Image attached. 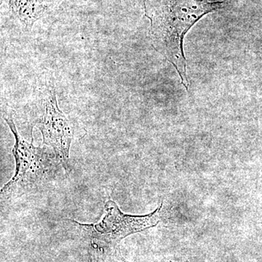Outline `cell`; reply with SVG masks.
<instances>
[{
	"instance_id": "1",
	"label": "cell",
	"mask_w": 262,
	"mask_h": 262,
	"mask_svg": "<svg viewBox=\"0 0 262 262\" xmlns=\"http://www.w3.org/2000/svg\"><path fill=\"white\" fill-rule=\"evenodd\" d=\"M225 5L226 2L212 3L208 0H144L145 15L151 22V44L173 65L187 90L189 82L183 50L184 36L205 15Z\"/></svg>"
},
{
	"instance_id": "3",
	"label": "cell",
	"mask_w": 262,
	"mask_h": 262,
	"mask_svg": "<svg viewBox=\"0 0 262 262\" xmlns=\"http://www.w3.org/2000/svg\"><path fill=\"white\" fill-rule=\"evenodd\" d=\"M34 110L30 113L32 128L37 126L42 145L53 150L65 173L71 171L70 148L75 134L73 123L58 106L53 81L46 80L38 89Z\"/></svg>"
},
{
	"instance_id": "6",
	"label": "cell",
	"mask_w": 262,
	"mask_h": 262,
	"mask_svg": "<svg viewBox=\"0 0 262 262\" xmlns=\"http://www.w3.org/2000/svg\"><path fill=\"white\" fill-rule=\"evenodd\" d=\"M117 251H111L102 246L90 242L86 262H115V256Z\"/></svg>"
},
{
	"instance_id": "5",
	"label": "cell",
	"mask_w": 262,
	"mask_h": 262,
	"mask_svg": "<svg viewBox=\"0 0 262 262\" xmlns=\"http://www.w3.org/2000/svg\"><path fill=\"white\" fill-rule=\"evenodd\" d=\"M63 0H10L9 6L26 31L39 19L51 14Z\"/></svg>"
},
{
	"instance_id": "2",
	"label": "cell",
	"mask_w": 262,
	"mask_h": 262,
	"mask_svg": "<svg viewBox=\"0 0 262 262\" xmlns=\"http://www.w3.org/2000/svg\"><path fill=\"white\" fill-rule=\"evenodd\" d=\"M3 117L15 138L12 149L15 173L0 192L3 199L9 200L37 190L55 178L58 169L63 167L53 150L46 146H35L33 141L29 142L22 137L11 114L4 113Z\"/></svg>"
},
{
	"instance_id": "4",
	"label": "cell",
	"mask_w": 262,
	"mask_h": 262,
	"mask_svg": "<svg viewBox=\"0 0 262 262\" xmlns=\"http://www.w3.org/2000/svg\"><path fill=\"white\" fill-rule=\"evenodd\" d=\"M163 203L151 213L134 215L123 213L115 201L108 200L104 206V213L96 223L82 224L72 220L82 233L95 243L113 251H120L119 245L131 234L144 232L156 227L165 219Z\"/></svg>"
},
{
	"instance_id": "7",
	"label": "cell",
	"mask_w": 262,
	"mask_h": 262,
	"mask_svg": "<svg viewBox=\"0 0 262 262\" xmlns=\"http://www.w3.org/2000/svg\"><path fill=\"white\" fill-rule=\"evenodd\" d=\"M115 262H130L125 260V258L122 257L121 253H120V251H118V252L116 253L115 256ZM169 262H173V261H169ZM184 262H190L189 261H186Z\"/></svg>"
}]
</instances>
